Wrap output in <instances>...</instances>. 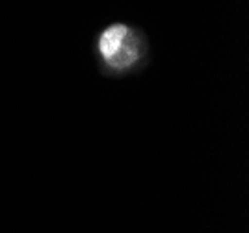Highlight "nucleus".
<instances>
[{
	"instance_id": "nucleus-1",
	"label": "nucleus",
	"mask_w": 249,
	"mask_h": 233,
	"mask_svg": "<svg viewBox=\"0 0 249 233\" xmlns=\"http://www.w3.org/2000/svg\"><path fill=\"white\" fill-rule=\"evenodd\" d=\"M126 35H128V28L124 24H114V26L106 28L101 33V37H99V50H101L104 60L108 61L110 58H114L117 50L121 48V45H123Z\"/></svg>"
},
{
	"instance_id": "nucleus-2",
	"label": "nucleus",
	"mask_w": 249,
	"mask_h": 233,
	"mask_svg": "<svg viewBox=\"0 0 249 233\" xmlns=\"http://www.w3.org/2000/svg\"><path fill=\"white\" fill-rule=\"evenodd\" d=\"M136 60H138V45H136L134 37L128 31V35L124 37L123 45H121V48L117 50V54H115L114 58L108 60V63L112 67H115V69H124V67L132 65Z\"/></svg>"
}]
</instances>
